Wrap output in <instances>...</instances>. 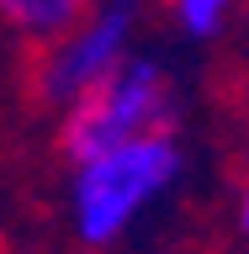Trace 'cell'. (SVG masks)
I'll return each mask as SVG.
<instances>
[{
  "label": "cell",
  "mask_w": 249,
  "mask_h": 254,
  "mask_svg": "<svg viewBox=\"0 0 249 254\" xmlns=\"http://www.w3.org/2000/svg\"><path fill=\"white\" fill-rule=\"evenodd\" d=\"M180 180V143L170 132H149L122 148L75 164L69 180V217L85 249H111L165 190Z\"/></svg>",
  "instance_id": "obj_1"
},
{
  "label": "cell",
  "mask_w": 249,
  "mask_h": 254,
  "mask_svg": "<svg viewBox=\"0 0 249 254\" xmlns=\"http://www.w3.org/2000/svg\"><path fill=\"white\" fill-rule=\"evenodd\" d=\"M175 117V90L170 74L154 59H127L117 74H106L90 95H80L59 122V148L69 154V164L122 148L133 138L165 132Z\"/></svg>",
  "instance_id": "obj_2"
},
{
  "label": "cell",
  "mask_w": 249,
  "mask_h": 254,
  "mask_svg": "<svg viewBox=\"0 0 249 254\" xmlns=\"http://www.w3.org/2000/svg\"><path fill=\"white\" fill-rule=\"evenodd\" d=\"M133 27H138L133 0H101V5H90L64 37H53L43 48V59L32 69L37 101L69 111L80 95H90L106 74H117L133 59Z\"/></svg>",
  "instance_id": "obj_3"
},
{
  "label": "cell",
  "mask_w": 249,
  "mask_h": 254,
  "mask_svg": "<svg viewBox=\"0 0 249 254\" xmlns=\"http://www.w3.org/2000/svg\"><path fill=\"white\" fill-rule=\"evenodd\" d=\"M90 11V0H0V21L21 32L27 43H53Z\"/></svg>",
  "instance_id": "obj_4"
},
{
  "label": "cell",
  "mask_w": 249,
  "mask_h": 254,
  "mask_svg": "<svg viewBox=\"0 0 249 254\" xmlns=\"http://www.w3.org/2000/svg\"><path fill=\"white\" fill-rule=\"evenodd\" d=\"M228 5L234 0H170V11L186 37H218L223 21H228Z\"/></svg>",
  "instance_id": "obj_5"
},
{
  "label": "cell",
  "mask_w": 249,
  "mask_h": 254,
  "mask_svg": "<svg viewBox=\"0 0 249 254\" xmlns=\"http://www.w3.org/2000/svg\"><path fill=\"white\" fill-rule=\"evenodd\" d=\"M239 228H244V238H249V186H244V196H239Z\"/></svg>",
  "instance_id": "obj_6"
}]
</instances>
